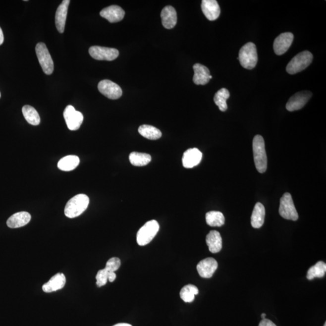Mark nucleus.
I'll return each mask as SVG.
<instances>
[{
	"label": "nucleus",
	"instance_id": "obj_9",
	"mask_svg": "<svg viewBox=\"0 0 326 326\" xmlns=\"http://www.w3.org/2000/svg\"><path fill=\"white\" fill-rule=\"evenodd\" d=\"M66 123L69 129L71 131H76L81 127L84 116L81 112L77 111L73 106H68L65 108L63 112Z\"/></svg>",
	"mask_w": 326,
	"mask_h": 326
},
{
	"label": "nucleus",
	"instance_id": "obj_24",
	"mask_svg": "<svg viewBox=\"0 0 326 326\" xmlns=\"http://www.w3.org/2000/svg\"><path fill=\"white\" fill-rule=\"evenodd\" d=\"M80 160L78 157L75 156H68L63 157L57 163V167L62 171H71L78 166Z\"/></svg>",
	"mask_w": 326,
	"mask_h": 326
},
{
	"label": "nucleus",
	"instance_id": "obj_38",
	"mask_svg": "<svg viewBox=\"0 0 326 326\" xmlns=\"http://www.w3.org/2000/svg\"><path fill=\"white\" fill-rule=\"evenodd\" d=\"M261 317H262V319H265V317H266V314H262L261 315Z\"/></svg>",
	"mask_w": 326,
	"mask_h": 326
},
{
	"label": "nucleus",
	"instance_id": "obj_7",
	"mask_svg": "<svg viewBox=\"0 0 326 326\" xmlns=\"http://www.w3.org/2000/svg\"><path fill=\"white\" fill-rule=\"evenodd\" d=\"M279 214L285 219L295 221L298 219L297 210L289 193H284L280 199Z\"/></svg>",
	"mask_w": 326,
	"mask_h": 326
},
{
	"label": "nucleus",
	"instance_id": "obj_28",
	"mask_svg": "<svg viewBox=\"0 0 326 326\" xmlns=\"http://www.w3.org/2000/svg\"><path fill=\"white\" fill-rule=\"evenodd\" d=\"M230 98V93L226 88H221L215 94L214 102L215 104L219 107L221 111L224 112L228 109L226 100Z\"/></svg>",
	"mask_w": 326,
	"mask_h": 326
},
{
	"label": "nucleus",
	"instance_id": "obj_13",
	"mask_svg": "<svg viewBox=\"0 0 326 326\" xmlns=\"http://www.w3.org/2000/svg\"><path fill=\"white\" fill-rule=\"evenodd\" d=\"M217 262L214 258H209L203 260L197 265V271L201 277L211 278L217 269Z\"/></svg>",
	"mask_w": 326,
	"mask_h": 326
},
{
	"label": "nucleus",
	"instance_id": "obj_6",
	"mask_svg": "<svg viewBox=\"0 0 326 326\" xmlns=\"http://www.w3.org/2000/svg\"><path fill=\"white\" fill-rule=\"evenodd\" d=\"M39 62L44 73L51 75L54 72V63L45 44L39 43L35 48Z\"/></svg>",
	"mask_w": 326,
	"mask_h": 326
},
{
	"label": "nucleus",
	"instance_id": "obj_31",
	"mask_svg": "<svg viewBox=\"0 0 326 326\" xmlns=\"http://www.w3.org/2000/svg\"><path fill=\"white\" fill-rule=\"evenodd\" d=\"M326 272V264L324 262L320 261L309 269L307 273L308 280H312L314 278H322L324 277Z\"/></svg>",
	"mask_w": 326,
	"mask_h": 326
},
{
	"label": "nucleus",
	"instance_id": "obj_34",
	"mask_svg": "<svg viewBox=\"0 0 326 326\" xmlns=\"http://www.w3.org/2000/svg\"><path fill=\"white\" fill-rule=\"evenodd\" d=\"M259 326H277L270 320L266 319L262 320Z\"/></svg>",
	"mask_w": 326,
	"mask_h": 326
},
{
	"label": "nucleus",
	"instance_id": "obj_2",
	"mask_svg": "<svg viewBox=\"0 0 326 326\" xmlns=\"http://www.w3.org/2000/svg\"><path fill=\"white\" fill-rule=\"evenodd\" d=\"M90 203V199L87 195L79 194L69 200L66 204L64 214L69 218L80 216L86 211Z\"/></svg>",
	"mask_w": 326,
	"mask_h": 326
},
{
	"label": "nucleus",
	"instance_id": "obj_29",
	"mask_svg": "<svg viewBox=\"0 0 326 326\" xmlns=\"http://www.w3.org/2000/svg\"><path fill=\"white\" fill-rule=\"evenodd\" d=\"M206 219L207 224L211 226H221L225 223L224 216L220 212L211 211L207 213Z\"/></svg>",
	"mask_w": 326,
	"mask_h": 326
},
{
	"label": "nucleus",
	"instance_id": "obj_3",
	"mask_svg": "<svg viewBox=\"0 0 326 326\" xmlns=\"http://www.w3.org/2000/svg\"><path fill=\"white\" fill-rule=\"evenodd\" d=\"M237 59L239 60L240 65L248 70L255 67L258 60L255 44L253 43L245 44L240 50Z\"/></svg>",
	"mask_w": 326,
	"mask_h": 326
},
{
	"label": "nucleus",
	"instance_id": "obj_12",
	"mask_svg": "<svg viewBox=\"0 0 326 326\" xmlns=\"http://www.w3.org/2000/svg\"><path fill=\"white\" fill-rule=\"evenodd\" d=\"M294 40V35L292 33H283L275 38L273 42V51L278 56L285 54L291 47Z\"/></svg>",
	"mask_w": 326,
	"mask_h": 326
},
{
	"label": "nucleus",
	"instance_id": "obj_30",
	"mask_svg": "<svg viewBox=\"0 0 326 326\" xmlns=\"http://www.w3.org/2000/svg\"><path fill=\"white\" fill-rule=\"evenodd\" d=\"M199 290L193 284H187L182 288L180 291V297L184 302L192 303L195 300V296L198 295Z\"/></svg>",
	"mask_w": 326,
	"mask_h": 326
},
{
	"label": "nucleus",
	"instance_id": "obj_16",
	"mask_svg": "<svg viewBox=\"0 0 326 326\" xmlns=\"http://www.w3.org/2000/svg\"><path fill=\"white\" fill-rule=\"evenodd\" d=\"M70 3V0H63L62 3L57 7L56 15H55V24H56L57 30L60 34H62L64 32L68 8Z\"/></svg>",
	"mask_w": 326,
	"mask_h": 326
},
{
	"label": "nucleus",
	"instance_id": "obj_26",
	"mask_svg": "<svg viewBox=\"0 0 326 326\" xmlns=\"http://www.w3.org/2000/svg\"><path fill=\"white\" fill-rule=\"evenodd\" d=\"M129 161L134 166H145L151 161L150 155L133 152L129 155Z\"/></svg>",
	"mask_w": 326,
	"mask_h": 326
},
{
	"label": "nucleus",
	"instance_id": "obj_22",
	"mask_svg": "<svg viewBox=\"0 0 326 326\" xmlns=\"http://www.w3.org/2000/svg\"><path fill=\"white\" fill-rule=\"evenodd\" d=\"M206 243L209 249L212 253H219L222 250V239L219 232L215 230L210 231L206 237Z\"/></svg>",
	"mask_w": 326,
	"mask_h": 326
},
{
	"label": "nucleus",
	"instance_id": "obj_27",
	"mask_svg": "<svg viewBox=\"0 0 326 326\" xmlns=\"http://www.w3.org/2000/svg\"><path fill=\"white\" fill-rule=\"evenodd\" d=\"M25 119L30 125L37 126L40 123V117L38 112L34 107L30 106H25L22 109Z\"/></svg>",
	"mask_w": 326,
	"mask_h": 326
},
{
	"label": "nucleus",
	"instance_id": "obj_39",
	"mask_svg": "<svg viewBox=\"0 0 326 326\" xmlns=\"http://www.w3.org/2000/svg\"><path fill=\"white\" fill-rule=\"evenodd\" d=\"M209 78H210V79H212V76L211 75V76H209Z\"/></svg>",
	"mask_w": 326,
	"mask_h": 326
},
{
	"label": "nucleus",
	"instance_id": "obj_19",
	"mask_svg": "<svg viewBox=\"0 0 326 326\" xmlns=\"http://www.w3.org/2000/svg\"><path fill=\"white\" fill-rule=\"evenodd\" d=\"M193 70H194V76H193V81L196 85H205L210 81L209 76H211V73L209 68L206 66L200 64V63H196L193 65Z\"/></svg>",
	"mask_w": 326,
	"mask_h": 326
},
{
	"label": "nucleus",
	"instance_id": "obj_15",
	"mask_svg": "<svg viewBox=\"0 0 326 326\" xmlns=\"http://www.w3.org/2000/svg\"><path fill=\"white\" fill-rule=\"evenodd\" d=\"M201 9L209 20L215 21L219 18L220 9L216 0H203L202 1Z\"/></svg>",
	"mask_w": 326,
	"mask_h": 326
},
{
	"label": "nucleus",
	"instance_id": "obj_11",
	"mask_svg": "<svg viewBox=\"0 0 326 326\" xmlns=\"http://www.w3.org/2000/svg\"><path fill=\"white\" fill-rule=\"evenodd\" d=\"M312 94L309 91H303L297 93L290 98L286 108L289 111H294L303 109L310 100Z\"/></svg>",
	"mask_w": 326,
	"mask_h": 326
},
{
	"label": "nucleus",
	"instance_id": "obj_35",
	"mask_svg": "<svg viewBox=\"0 0 326 326\" xmlns=\"http://www.w3.org/2000/svg\"><path fill=\"white\" fill-rule=\"evenodd\" d=\"M116 274L114 272H109V276H108V279L110 281V282H113L115 280Z\"/></svg>",
	"mask_w": 326,
	"mask_h": 326
},
{
	"label": "nucleus",
	"instance_id": "obj_40",
	"mask_svg": "<svg viewBox=\"0 0 326 326\" xmlns=\"http://www.w3.org/2000/svg\"><path fill=\"white\" fill-rule=\"evenodd\" d=\"M324 326H326V323H325V325H324Z\"/></svg>",
	"mask_w": 326,
	"mask_h": 326
},
{
	"label": "nucleus",
	"instance_id": "obj_17",
	"mask_svg": "<svg viewBox=\"0 0 326 326\" xmlns=\"http://www.w3.org/2000/svg\"><path fill=\"white\" fill-rule=\"evenodd\" d=\"M203 154L197 148L188 149L182 157V164L185 168H193L200 164Z\"/></svg>",
	"mask_w": 326,
	"mask_h": 326
},
{
	"label": "nucleus",
	"instance_id": "obj_10",
	"mask_svg": "<svg viewBox=\"0 0 326 326\" xmlns=\"http://www.w3.org/2000/svg\"><path fill=\"white\" fill-rule=\"evenodd\" d=\"M98 90L107 98L116 100L122 95V90L119 85L110 80H102L98 84Z\"/></svg>",
	"mask_w": 326,
	"mask_h": 326
},
{
	"label": "nucleus",
	"instance_id": "obj_33",
	"mask_svg": "<svg viewBox=\"0 0 326 326\" xmlns=\"http://www.w3.org/2000/svg\"><path fill=\"white\" fill-rule=\"evenodd\" d=\"M121 265L120 260L117 258H112L108 261L105 268L108 272H114L119 269Z\"/></svg>",
	"mask_w": 326,
	"mask_h": 326
},
{
	"label": "nucleus",
	"instance_id": "obj_20",
	"mask_svg": "<svg viewBox=\"0 0 326 326\" xmlns=\"http://www.w3.org/2000/svg\"><path fill=\"white\" fill-rule=\"evenodd\" d=\"M66 283L65 276L62 273H57L52 277L48 283L44 284L43 290L44 292L50 293L61 289Z\"/></svg>",
	"mask_w": 326,
	"mask_h": 326
},
{
	"label": "nucleus",
	"instance_id": "obj_21",
	"mask_svg": "<svg viewBox=\"0 0 326 326\" xmlns=\"http://www.w3.org/2000/svg\"><path fill=\"white\" fill-rule=\"evenodd\" d=\"M31 219V215L28 212H21L13 215L7 220V225L11 228L22 227L26 225Z\"/></svg>",
	"mask_w": 326,
	"mask_h": 326
},
{
	"label": "nucleus",
	"instance_id": "obj_25",
	"mask_svg": "<svg viewBox=\"0 0 326 326\" xmlns=\"http://www.w3.org/2000/svg\"><path fill=\"white\" fill-rule=\"evenodd\" d=\"M139 132L143 137L152 140H158L161 138L162 135V132L159 129L148 125L140 126L139 128Z\"/></svg>",
	"mask_w": 326,
	"mask_h": 326
},
{
	"label": "nucleus",
	"instance_id": "obj_14",
	"mask_svg": "<svg viewBox=\"0 0 326 326\" xmlns=\"http://www.w3.org/2000/svg\"><path fill=\"white\" fill-rule=\"evenodd\" d=\"M100 15L102 17L107 19L109 23H114L122 20L125 12L122 8L113 5L105 8L100 12Z\"/></svg>",
	"mask_w": 326,
	"mask_h": 326
},
{
	"label": "nucleus",
	"instance_id": "obj_37",
	"mask_svg": "<svg viewBox=\"0 0 326 326\" xmlns=\"http://www.w3.org/2000/svg\"><path fill=\"white\" fill-rule=\"evenodd\" d=\"M113 326H132L128 324V323H118V324L115 325Z\"/></svg>",
	"mask_w": 326,
	"mask_h": 326
},
{
	"label": "nucleus",
	"instance_id": "obj_4",
	"mask_svg": "<svg viewBox=\"0 0 326 326\" xmlns=\"http://www.w3.org/2000/svg\"><path fill=\"white\" fill-rule=\"evenodd\" d=\"M313 60V55L305 51L298 54L290 60L286 67V71L290 74L300 72L309 67Z\"/></svg>",
	"mask_w": 326,
	"mask_h": 326
},
{
	"label": "nucleus",
	"instance_id": "obj_1",
	"mask_svg": "<svg viewBox=\"0 0 326 326\" xmlns=\"http://www.w3.org/2000/svg\"><path fill=\"white\" fill-rule=\"evenodd\" d=\"M254 163L259 173H263L267 169V156L264 138L260 135L254 137L253 141Z\"/></svg>",
	"mask_w": 326,
	"mask_h": 326
},
{
	"label": "nucleus",
	"instance_id": "obj_23",
	"mask_svg": "<svg viewBox=\"0 0 326 326\" xmlns=\"http://www.w3.org/2000/svg\"><path fill=\"white\" fill-rule=\"evenodd\" d=\"M265 217V209L263 204L258 203L254 206L251 217V223L254 228H259L264 225Z\"/></svg>",
	"mask_w": 326,
	"mask_h": 326
},
{
	"label": "nucleus",
	"instance_id": "obj_41",
	"mask_svg": "<svg viewBox=\"0 0 326 326\" xmlns=\"http://www.w3.org/2000/svg\"><path fill=\"white\" fill-rule=\"evenodd\" d=\"M0 97H1V93H0Z\"/></svg>",
	"mask_w": 326,
	"mask_h": 326
},
{
	"label": "nucleus",
	"instance_id": "obj_5",
	"mask_svg": "<svg viewBox=\"0 0 326 326\" xmlns=\"http://www.w3.org/2000/svg\"><path fill=\"white\" fill-rule=\"evenodd\" d=\"M160 229L159 223L156 220L146 222L138 231L137 244L140 246L146 245L152 241L158 233Z\"/></svg>",
	"mask_w": 326,
	"mask_h": 326
},
{
	"label": "nucleus",
	"instance_id": "obj_32",
	"mask_svg": "<svg viewBox=\"0 0 326 326\" xmlns=\"http://www.w3.org/2000/svg\"><path fill=\"white\" fill-rule=\"evenodd\" d=\"M108 276H109V272L106 269L99 270L96 277L97 286L102 287L106 285L109 280Z\"/></svg>",
	"mask_w": 326,
	"mask_h": 326
},
{
	"label": "nucleus",
	"instance_id": "obj_18",
	"mask_svg": "<svg viewBox=\"0 0 326 326\" xmlns=\"http://www.w3.org/2000/svg\"><path fill=\"white\" fill-rule=\"evenodd\" d=\"M161 18L163 26L165 29H172L177 23V14L176 10L170 5L163 8L161 13Z\"/></svg>",
	"mask_w": 326,
	"mask_h": 326
},
{
	"label": "nucleus",
	"instance_id": "obj_36",
	"mask_svg": "<svg viewBox=\"0 0 326 326\" xmlns=\"http://www.w3.org/2000/svg\"><path fill=\"white\" fill-rule=\"evenodd\" d=\"M4 42V35L2 30L0 27V46L2 45V43Z\"/></svg>",
	"mask_w": 326,
	"mask_h": 326
},
{
	"label": "nucleus",
	"instance_id": "obj_8",
	"mask_svg": "<svg viewBox=\"0 0 326 326\" xmlns=\"http://www.w3.org/2000/svg\"><path fill=\"white\" fill-rule=\"evenodd\" d=\"M89 54L95 59L111 61L118 56L119 52L115 49L96 46L91 47Z\"/></svg>",
	"mask_w": 326,
	"mask_h": 326
}]
</instances>
